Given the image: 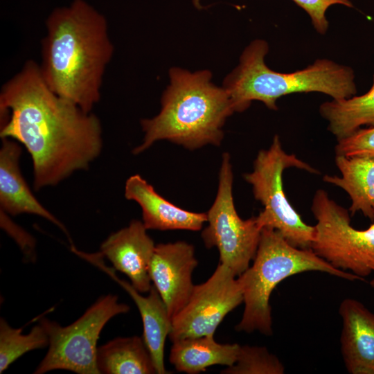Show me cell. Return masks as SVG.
I'll list each match as a JSON object with an SVG mask.
<instances>
[{
    "label": "cell",
    "mask_w": 374,
    "mask_h": 374,
    "mask_svg": "<svg viewBox=\"0 0 374 374\" xmlns=\"http://www.w3.org/2000/svg\"><path fill=\"white\" fill-rule=\"evenodd\" d=\"M0 115V137L21 143L31 157L36 190L87 170L102 151L98 116L54 93L34 60L1 87Z\"/></svg>",
    "instance_id": "cell-1"
},
{
    "label": "cell",
    "mask_w": 374,
    "mask_h": 374,
    "mask_svg": "<svg viewBox=\"0 0 374 374\" xmlns=\"http://www.w3.org/2000/svg\"><path fill=\"white\" fill-rule=\"evenodd\" d=\"M39 69L58 96L91 112L100 99L114 46L105 17L85 0L55 8L46 19Z\"/></svg>",
    "instance_id": "cell-2"
},
{
    "label": "cell",
    "mask_w": 374,
    "mask_h": 374,
    "mask_svg": "<svg viewBox=\"0 0 374 374\" xmlns=\"http://www.w3.org/2000/svg\"><path fill=\"white\" fill-rule=\"evenodd\" d=\"M169 77L161 110L153 118L141 121L143 141L132 153L139 154L161 140L190 150L209 144L219 146L225 121L235 112L226 89L211 82L212 74L208 70L191 73L174 67L170 69Z\"/></svg>",
    "instance_id": "cell-3"
},
{
    "label": "cell",
    "mask_w": 374,
    "mask_h": 374,
    "mask_svg": "<svg viewBox=\"0 0 374 374\" xmlns=\"http://www.w3.org/2000/svg\"><path fill=\"white\" fill-rule=\"evenodd\" d=\"M269 51L266 41H252L243 51L239 64L224 79L222 87L229 93L235 112L247 109L258 100L277 110V100L294 93L319 92L335 100L357 93L352 68L329 59H317L306 68L280 73L269 68L265 58Z\"/></svg>",
    "instance_id": "cell-4"
},
{
    "label": "cell",
    "mask_w": 374,
    "mask_h": 374,
    "mask_svg": "<svg viewBox=\"0 0 374 374\" xmlns=\"http://www.w3.org/2000/svg\"><path fill=\"white\" fill-rule=\"evenodd\" d=\"M307 271L324 272L351 281L364 280L334 267L312 249L292 245L278 231L263 228L253 265L238 276L244 308L235 330L247 333L258 331L271 336L273 328L269 299L273 290L284 279Z\"/></svg>",
    "instance_id": "cell-5"
},
{
    "label": "cell",
    "mask_w": 374,
    "mask_h": 374,
    "mask_svg": "<svg viewBox=\"0 0 374 374\" xmlns=\"http://www.w3.org/2000/svg\"><path fill=\"white\" fill-rule=\"evenodd\" d=\"M289 168L319 173L294 154L287 153L279 136L275 135L269 148L258 152L253 171L244 174V178L251 186L254 198L263 206V210L256 216L262 229H275L292 245L310 249L315 235L314 226L302 220L285 194L283 175Z\"/></svg>",
    "instance_id": "cell-6"
},
{
    "label": "cell",
    "mask_w": 374,
    "mask_h": 374,
    "mask_svg": "<svg viewBox=\"0 0 374 374\" xmlns=\"http://www.w3.org/2000/svg\"><path fill=\"white\" fill-rule=\"evenodd\" d=\"M129 310L127 304L118 301L116 295L109 294L98 299L69 326L41 319L39 323L48 337V350L34 373L66 370L78 374H99L96 355L100 332L112 318Z\"/></svg>",
    "instance_id": "cell-7"
},
{
    "label": "cell",
    "mask_w": 374,
    "mask_h": 374,
    "mask_svg": "<svg viewBox=\"0 0 374 374\" xmlns=\"http://www.w3.org/2000/svg\"><path fill=\"white\" fill-rule=\"evenodd\" d=\"M311 211L317 224L310 249L317 256L362 278L374 272V221L367 229H356L349 211L323 189L315 192Z\"/></svg>",
    "instance_id": "cell-8"
},
{
    "label": "cell",
    "mask_w": 374,
    "mask_h": 374,
    "mask_svg": "<svg viewBox=\"0 0 374 374\" xmlns=\"http://www.w3.org/2000/svg\"><path fill=\"white\" fill-rule=\"evenodd\" d=\"M218 188L208 212V225L202 231L207 249L216 247L220 263L239 276L253 260L262 231L257 217L242 220L235 208L233 197V174L231 157L224 152L219 172Z\"/></svg>",
    "instance_id": "cell-9"
},
{
    "label": "cell",
    "mask_w": 374,
    "mask_h": 374,
    "mask_svg": "<svg viewBox=\"0 0 374 374\" xmlns=\"http://www.w3.org/2000/svg\"><path fill=\"white\" fill-rule=\"evenodd\" d=\"M236 275L219 262L209 278L193 290L183 308L172 318V341L214 336L224 318L243 302V292Z\"/></svg>",
    "instance_id": "cell-10"
},
{
    "label": "cell",
    "mask_w": 374,
    "mask_h": 374,
    "mask_svg": "<svg viewBox=\"0 0 374 374\" xmlns=\"http://www.w3.org/2000/svg\"><path fill=\"white\" fill-rule=\"evenodd\" d=\"M197 265L191 244L177 241L155 245L149 274L171 318L183 308L193 290V273Z\"/></svg>",
    "instance_id": "cell-11"
},
{
    "label": "cell",
    "mask_w": 374,
    "mask_h": 374,
    "mask_svg": "<svg viewBox=\"0 0 374 374\" xmlns=\"http://www.w3.org/2000/svg\"><path fill=\"white\" fill-rule=\"evenodd\" d=\"M147 230L143 222L133 220L127 226L109 235L99 252L141 293L148 292L152 286L149 265L156 244Z\"/></svg>",
    "instance_id": "cell-12"
},
{
    "label": "cell",
    "mask_w": 374,
    "mask_h": 374,
    "mask_svg": "<svg viewBox=\"0 0 374 374\" xmlns=\"http://www.w3.org/2000/svg\"><path fill=\"white\" fill-rule=\"evenodd\" d=\"M103 256L83 254V258L98 266L115 280L132 298L141 317L143 338L152 356L158 374L168 373L164 364V348L172 328V318L159 292L152 285L147 296L141 294L131 283L117 277L115 271L102 261Z\"/></svg>",
    "instance_id": "cell-13"
},
{
    "label": "cell",
    "mask_w": 374,
    "mask_h": 374,
    "mask_svg": "<svg viewBox=\"0 0 374 374\" xmlns=\"http://www.w3.org/2000/svg\"><path fill=\"white\" fill-rule=\"evenodd\" d=\"M342 321L341 352L350 374H374V313L351 298L339 308Z\"/></svg>",
    "instance_id": "cell-14"
},
{
    "label": "cell",
    "mask_w": 374,
    "mask_h": 374,
    "mask_svg": "<svg viewBox=\"0 0 374 374\" xmlns=\"http://www.w3.org/2000/svg\"><path fill=\"white\" fill-rule=\"evenodd\" d=\"M125 197L139 204L143 223L147 229L197 231L207 221L206 213L191 212L178 207L161 196L139 175L127 179Z\"/></svg>",
    "instance_id": "cell-15"
},
{
    "label": "cell",
    "mask_w": 374,
    "mask_h": 374,
    "mask_svg": "<svg viewBox=\"0 0 374 374\" xmlns=\"http://www.w3.org/2000/svg\"><path fill=\"white\" fill-rule=\"evenodd\" d=\"M0 149V206L7 214H33L50 221L69 238L64 225L36 199L19 168L21 148L17 141L1 139Z\"/></svg>",
    "instance_id": "cell-16"
},
{
    "label": "cell",
    "mask_w": 374,
    "mask_h": 374,
    "mask_svg": "<svg viewBox=\"0 0 374 374\" xmlns=\"http://www.w3.org/2000/svg\"><path fill=\"white\" fill-rule=\"evenodd\" d=\"M341 175H326L324 182L343 189L350 197V216L357 212L374 221V159L335 156Z\"/></svg>",
    "instance_id": "cell-17"
},
{
    "label": "cell",
    "mask_w": 374,
    "mask_h": 374,
    "mask_svg": "<svg viewBox=\"0 0 374 374\" xmlns=\"http://www.w3.org/2000/svg\"><path fill=\"white\" fill-rule=\"evenodd\" d=\"M172 343L169 362L177 371L188 374H197L215 365L232 366L240 346L218 343L214 336L188 337Z\"/></svg>",
    "instance_id": "cell-18"
},
{
    "label": "cell",
    "mask_w": 374,
    "mask_h": 374,
    "mask_svg": "<svg viewBox=\"0 0 374 374\" xmlns=\"http://www.w3.org/2000/svg\"><path fill=\"white\" fill-rule=\"evenodd\" d=\"M100 373L154 374L157 371L143 337H116L98 347Z\"/></svg>",
    "instance_id": "cell-19"
},
{
    "label": "cell",
    "mask_w": 374,
    "mask_h": 374,
    "mask_svg": "<svg viewBox=\"0 0 374 374\" xmlns=\"http://www.w3.org/2000/svg\"><path fill=\"white\" fill-rule=\"evenodd\" d=\"M321 116L337 140L344 139L362 126H374V74L371 89L364 94L326 101L319 107Z\"/></svg>",
    "instance_id": "cell-20"
},
{
    "label": "cell",
    "mask_w": 374,
    "mask_h": 374,
    "mask_svg": "<svg viewBox=\"0 0 374 374\" xmlns=\"http://www.w3.org/2000/svg\"><path fill=\"white\" fill-rule=\"evenodd\" d=\"M23 328L11 327L3 318L0 319V373L25 353L48 346V337L39 323L28 334Z\"/></svg>",
    "instance_id": "cell-21"
},
{
    "label": "cell",
    "mask_w": 374,
    "mask_h": 374,
    "mask_svg": "<svg viewBox=\"0 0 374 374\" xmlns=\"http://www.w3.org/2000/svg\"><path fill=\"white\" fill-rule=\"evenodd\" d=\"M285 366L265 346H240L235 362L220 371L222 374H283Z\"/></svg>",
    "instance_id": "cell-22"
},
{
    "label": "cell",
    "mask_w": 374,
    "mask_h": 374,
    "mask_svg": "<svg viewBox=\"0 0 374 374\" xmlns=\"http://www.w3.org/2000/svg\"><path fill=\"white\" fill-rule=\"evenodd\" d=\"M335 150L336 155L374 159V126L359 128L338 140Z\"/></svg>",
    "instance_id": "cell-23"
},
{
    "label": "cell",
    "mask_w": 374,
    "mask_h": 374,
    "mask_svg": "<svg viewBox=\"0 0 374 374\" xmlns=\"http://www.w3.org/2000/svg\"><path fill=\"white\" fill-rule=\"evenodd\" d=\"M304 10L310 17L314 29L320 34H325L329 23L326 18V11L333 5H342L353 8L350 0H292Z\"/></svg>",
    "instance_id": "cell-24"
},
{
    "label": "cell",
    "mask_w": 374,
    "mask_h": 374,
    "mask_svg": "<svg viewBox=\"0 0 374 374\" xmlns=\"http://www.w3.org/2000/svg\"><path fill=\"white\" fill-rule=\"evenodd\" d=\"M1 226L16 240L26 258L35 256V242L33 238L20 226L13 223L7 213L1 210Z\"/></svg>",
    "instance_id": "cell-25"
},
{
    "label": "cell",
    "mask_w": 374,
    "mask_h": 374,
    "mask_svg": "<svg viewBox=\"0 0 374 374\" xmlns=\"http://www.w3.org/2000/svg\"><path fill=\"white\" fill-rule=\"evenodd\" d=\"M370 285L374 288V278L370 281Z\"/></svg>",
    "instance_id": "cell-26"
}]
</instances>
